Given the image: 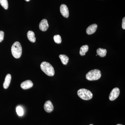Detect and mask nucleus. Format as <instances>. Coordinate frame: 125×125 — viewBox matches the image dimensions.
I'll return each mask as SVG.
<instances>
[{
  "label": "nucleus",
  "instance_id": "nucleus-1",
  "mask_svg": "<svg viewBox=\"0 0 125 125\" xmlns=\"http://www.w3.org/2000/svg\"><path fill=\"white\" fill-rule=\"evenodd\" d=\"M41 69L46 74L49 76H54L55 71L54 67L49 62H43L40 65Z\"/></svg>",
  "mask_w": 125,
  "mask_h": 125
},
{
  "label": "nucleus",
  "instance_id": "nucleus-2",
  "mask_svg": "<svg viewBox=\"0 0 125 125\" xmlns=\"http://www.w3.org/2000/svg\"><path fill=\"white\" fill-rule=\"evenodd\" d=\"M11 52L14 58H20L22 54V47L20 43L18 42L14 43L11 46Z\"/></svg>",
  "mask_w": 125,
  "mask_h": 125
},
{
  "label": "nucleus",
  "instance_id": "nucleus-3",
  "mask_svg": "<svg viewBox=\"0 0 125 125\" xmlns=\"http://www.w3.org/2000/svg\"><path fill=\"white\" fill-rule=\"evenodd\" d=\"M101 72L98 69H94L90 71L86 75V78L89 81L98 80L101 78Z\"/></svg>",
  "mask_w": 125,
  "mask_h": 125
},
{
  "label": "nucleus",
  "instance_id": "nucleus-4",
  "mask_svg": "<svg viewBox=\"0 0 125 125\" xmlns=\"http://www.w3.org/2000/svg\"><path fill=\"white\" fill-rule=\"evenodd\" d=\"M78 96L83 100H89L93 98V94L92 92L85 89H81L77 92Z\"/></svg>",
  "mask_w": 125,
  "mask_h": 125
},
{
  "label": "nucleus",
  "instance_id": "nucleus-5",
  "mask_svg": "<svg viewBox=\"0 0 125 125\" xmlns=\"http://www.w3.org/2000/svg\"><path fill=\"white\" fill-rule=\"evenodd\" d=\"M120 93V90L118 88H115L113 89L109 94V98L111 101H113L119 96Z\"/></svg>",
  "mask_w": 125,
  "mask_h": 125
},
{
  "label": "nucleus",
  "instance_id": "nucleus-6",
  "mask_svg": "<svg viewBox=\"0 0 125 125\" xmlns=\"http://www.w3.org/2000/svg\"><path fill=\"white\" fill-rule=\"evenodd\" d=\"M60 10L62 16L67 18L69 16V10L67 6L65 4L61 5L60 7Z\"/></svg>",
  "mask_w": 125,
  "mask_h": 125
},
{
  "label": "nucleus",
  "instance_id": "nucleus-7",
  "mask_svg": "<svg viewBox=\"0 0 125 125\" xmlns=\"http://www.w3.org/2000/svg\"><path fill=\"white\" fill-rule=\"evenodd\" d=\"M39 29L41 31H47L49 28V24L47 20L43 19L40 22L39 24Z\"/></svg>",
  "mask_w": 125,
  "mask_h": 125
},
{
  "label": "nucleus",
  "instance_id": "nucleus-8",
  "mask_svg": "<svg viewBox=\"0 0 125 125\" xmlns=\"http://www.w3.org/2000/svg\"><path fill=\"white\" fill-rule=\"evenodd\" d=\"M44 108L47 112L51 113L54 110V106L51 101H47L44 104Z\"/></svg>",
  "mask_w": 125,
  "mask_h": 125
},
{
  "label": "nucleus",
  "instance_id": "nucleus-9",
  "mask_svg": "<svg viewBox=\"0 0 125 125\" xmlns=\"http://www.w3.org/2000/svg\"><path fill=\"white\" fill-rule=\"evenodd\" d=\"M33 86V83L31 81L27 80L22 82L21 84V88L23 89H28L32 88Z\"/></svg>",
  "mask_w": 125,
  "mask_h": 125
},
{
  "label": "nucleus",
  "instance_id": "nucleus-10",
  "mask_svg": "<svg viewBox=\"0 0 125 125\" xmlns=\"http://www.w3.org/2000/svg\"><path fill=\"white\" fill-rule=\"evenodd\" d=\"M98 26L96 24L91 25L87 28L86 33L88 35L93 34L96 32Z\"/></svg>",
  "mask_w": 125,
  "mask_h": 125
},
{
  "label": "nucleus",
  "instance_id": "nucleus-11",
  "mask_svg": "<svg viewBox=\"0 0 125 125\" xmlns=\"http://www.w3.org/2000/svg\"><path fill=\"white\" fill-rule=\"evenodd\" d=\"M11 77L10 74H7L5 78V81L3 83V87L5 89H7L9 87L11 82Z\"/></svg>",
  "mask_w": 125,
  "mask_h": 125
},
{
  "label": "nucleus",
  "instance_id": "nucleus-12",
  "mask_svg": "<svg viewBox=\"0 0 125 125\" xmlns=\"http://www.w3.org/2000/svg\"><path fill=\"white\" fill-rule=\"evenodd\" d=\"M27 37L28 40L31 42L34 43L36 42V38L35 37V34L32 31H28L27 34Z\"/></svg>",
  "mask_w": 125,
  "mask_h": 125
},
{
  "label": "nucleus",
  "instance_id": "nucleus-13",
  "mask_svg": "<svg viewBox=\"0 0 125 125\" xmlns=\"http://www.w3.org/2000/svg\"><path fill=\"white\" fill-rule=\"evenodd\" d=\"M106 49L102 48H99L97 50V53L98 55L101 57H104L107 53Z\"/></svg>",
  "mask_w": 125,
  "mask_h": 125
},
{
  "label": "nucleus",
  "instance_id": "nucleus-14",
  "mask_svg": "<svg viewBox=\"0 0 125 125\" xmlns=\"http://www.w3.org/2000/svg\"><path fill=\"white\" fill-rule=\"evenodd\" d=\"M89 46L88 45H85L82 46L80 48V54L81 56L85 55V53L88 51Z\"/></svg>",
  "mask_w": 125,
  "mask_h": 125
},
{
  "label": "nucleus",
  "instance_id": "nucleus-15",
  "mask_svg": "<svg viewBox=\"0 0 125 125\" xmlns=\"http://www.w3.org/2000/svg\"><path fill=\"white\" fill-rule=\"evenodd\" d=\"M59 57L63 64L66 65L69 62V58L65 55H60Z\"/></svg>",
  "mask_w": 125,
  "mask_h": 125
},
{
  "label": "nucleus",
  "instance_id": "nucleus-16",
  "mask_svg": "<svg viewBox=\"0 0 125 125\" xmlns=\"http://www.w3.org/2000/svg\"><path fill=\"white\" fill-rule=\"evenodd\" d=\"M0 4L5 10H7L8 9L9 4L7 0H0Z\"/></svg>",
  "mask_w": 125,
  "mask_h": 125
},
{
  "label": "nucleus",
  "instance_id": "nucleus-17",
  "mask_svg": "<svg viewBox=\"0 0 125 125\" xmlns=\"http://www.w3.org/2000/svg\"><path fill=\"white\" fill-rule=\"evenodd\" d=\"M54 40L55 42L57 44H60L62 42V39L60 35H56L54 36Z\"/></svg>",
  "mask_w": 125,
  "mask_h": 125
},
{
  "label": "nucleus",
  "instance_id": "nucleus-18",
  "mask_svg": "<svg viewBox=\"0 0 125 125\" xmlns=\"http://www.w3.org/2000/svg\"><path fill=\"white\" fill-rule=\"evenodd\" d=\"M16 111L17 114L19 116H22L23 115V109L20 106L17 107L16 108Z\"/></svg>",
  "mask_w": 125,
  "mask_h": 125
},
{
  "label": "nucleus",
  "instance_id": "nucleus-19",
  "mask_svg": "<svg viewBox=\"0 0 125 125\" xmlns=\"http://www.w3.org/2000/svg\"><path fill=\"white\" fill-rule=\"evenodd\" d=\"M4 33L3 31H0V42L4 40Z\"/></svg>",
  "mask_w": 125,
  "mask_h": 125
},
{
  "label": "nucleus",
  "instance_id": "nucleus-20",
  "mask_svg": "<svg viewBox=\"0 0 125 125\" xmlns=\"http://www.w3.org/2000/svg\"><path fill=\"white\" fill-rule=\"evenodd\" d=\"M122 28L123 29H125V17L122 19Z\"/></svg>",
  "mask_w": 125,
  "mask_h": 125
},
{
  "label": "nucleus",
  "instance_id": "nucleus-21",
  "mask_svg": "<svg viewBox=\"0 0 125 125\" xmlns=\"http://www.w3.org/2000/svg\"><path fill=\"white\" fill-rule=\"evenodd\" d=\"M25 0L26 1H29L30 0Z\"/></svg>",
  "mask_w": 125,
  "mask_h": 125
},
{
  "label": "nucleus",
  "instance_id": "nucleus-22",
  "mask_svg": "<svg viewBox=\"0 0 125 125\" xmlns=\"http://www.w3.org/2000/svg\"><path fill=\"white\" fill-rule=\"evenodd\" d=\"M121 125V124H118V125Z\"/></svg>",
  "mask_w": 125,
  "mask_h": 125
},
{
  "label": "nucleus",
  "instance_id": "nucleus-23",
  "mask_svg": "<svg viewBox=\"0 0 125 125\" xmlns=\"http://www.w3.org/2000/svg\"><path fill=\"white\" fill-rule=\"evenodd\" d=\"M92 125V124H91V125Z\"/></svg>",
  "mask_w": 125,
  "mask_h": 125
}]
</instances>
